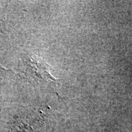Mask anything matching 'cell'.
I'll list each match as a JSON object with an SVG mask.
<instances>
[{"instance_id":"1","label":"cell","mask_w":132,"mask_h":132,"mask_svg":"<svg viewBox=\"0 0 132 132\" xmlns=\"http://www.w3.org/2000/svg\"><path fill=\"white\" fill-rule=\"evenodd\" d=\"M0 70H5V69L4 68H3V67H1V65H0Z\"/></svg>"}]
</instances>
